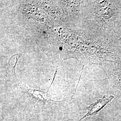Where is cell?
<instances>
[{"mask_svg":"<svg viewBox=\"0 0 121 121\" xmlns=\"http://www.w3.org/2000/svg\"><path fill=\"white\" fill-rule=\"evenodd\" d=\"M113 96L110 95L107 97H105L102 99H99L94 104H91L88 107V112L82 118V119L86 117L92 116L97 113L108 102H109L113 99Z\"/></svg>","mask_w":121,"mask_h":121,"instance_id":"2","label":"cell"},{"mask_svg":"<svg viewBox=\"0 0 121 121\" xmlns=\"http://www.w3.org/2000/svg\"><path fill=\"white\" fill-rule=\"evenodd\" d=\"M92 9L97 33L117 44L121 28V0L96 1L92 4Z\"/></svg>","mask_w":121,"mask_h":121,"instance_id":"1","label":"cell"},{"mask_svg":"<svg viewBox=\"0 0 121 121\" xmlns=\"http://www.w3.org/2000/svg\"><path fill=\"white\" fill-rule=\"evenodd\" d=\"M28 92L34 97L37 99L43 101H52V100L50 98L47 92L34 89H29L28 90Z\"/></svg>","mask_w":121,"mask_h":121,"instance_id":"3","label":"cell"},{"mask_svg":"<svg viewBox=\"0 0 121 121\" xmlns=\"http://www.w3.org/2000/svg\"><path fill=\"white\" fill-rule=\"evenodd\" d=\"M117 44L121 51V28L117 38Z\"/></svg>","mask_w":121,"mask_h":121,"instance_id":"4","label":"cell"}]
</instances>
